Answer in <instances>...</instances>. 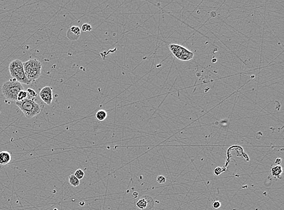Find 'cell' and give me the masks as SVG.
<instances>
[{
  "mask_svg": "<svg viewBox=\"0 0 284 210\" xmlns=\"http://www.w3.org/2000/svg\"><path fill=\"white\" fill-rule=\"evenodd\" d=\"M222 172V169L220 167H217V168H214V173L216 176L219 175Z\"/></svg>",
  "mask_w": 284,
  "mask_h": 210,
  "instance_id": "cell-18",
  "label": "cell"
},
{
  "mask_svg": "<svg viewBox=\"0 0 284 210\" xmlns=\"http://www.w3.org/2000/svg\"><path fill=\"white\" fill-rule=\"evenodd\" d=\"M74 175L75 176V177H76V178H78V179L80 180L81 179H82L84 177V172L83 171L82 169H77L76 171L75 172Z\"/></svg>",
  "mask_w": 284,
  "mask_h": 210,
  "instance_id": "cell-14",
  "label": "cell"
},
{
  "mask_svg": "<svg viewBox=\"0 0 284 210\" xmlns=\"http://www.w3.org/2000/svg\"><path fill=\"white\" fill-rule=\"evenodd\" d=\"M26 98H28V93L24 90H21L20 91V93L17 96V101H21Z\"/></svg>",
  "mask_w": 284,
  "mask_h": 210,
  "instance_id": "cell-12",
  "label": "cell"
},
{
  "mask_svg": "<svg viewBox=\"0 0 284 210\" xmlns=\"http://www.w3.org/2000/svg\"><path fill=\"white\" fill-rule=\"evenodd\" d=\"M54 210H58V209H56V208H55V209H54Z\"/></svg>",
  "mask_w": 284,
  "mask_h": 210,
  "instance_id": "cell-23",
  "label": "cell"
},
{
  "mask_svg": "<svg viewBox=\"0 0 284 210\" xmlns=\"http://www.w3.org/2000/svg\"><path fill=\"white\" fill-rule=\"evenodd\" d=\"M79 205H80L81 206H83V205H84V202H80V203H79Z\"/></svg>",
  "mask_w": 284,
  "mask_h": 210,
  "instance_id": "cell-22",
  "label": "cell"
},
{
  "mask_svg": "<svg viewBox=\"0 0 284 210\" xmlns=\"http://www.w3.org/2000/svg\"><path fill=\"white\" fill-rule=\"evenodd\" d=\"M15 104L28 119L37 116L41 111L39 105L33 98H26L21 101H16Z\"/></svg>",
  "mask_w": 284,
  "mask_h": 210,
  "instance_id": "cell-1",
  "label": "cell"
},
{
  "mask_svg": "<svg viewBox=\"0 0 284 210\" xmlns=\"http://www.w3.org/2000/svg\"><path fill=\"white\" fill-rule=\"evenodd\" d=\"M92 29V26L89 24H84L81 27V30L83 32H90Z\"/></svg>",
  "mask_w": 284,
  "mask_h": 210,
  "instance_id": "cell-16",
  "label": "cell"
},
{
  "mask_svg": "<svg viewBox=\"0 0 284 210\" xmlns=\"http://www.w3.org/2000/svg\"><path fill=\"white\" fill-rule=\"evenodd\" d=\"M27 93H28V98H33L37 96V94L36 93V91L32 89V88H28L27 90Z\"/></svg>",
  "mask_w": 284,
  "mask_h": 210,
  "instance_id": "cell-15",
  "label": "cell"
},
{
  "mask_svg": "<svg viewBox=\"0 0 284 210\" xmlns=\"http://www.w3.org/2000/svg\"><path fill=\"white\" fill-rule=\"evenodd\" d=\"M39 97L41 100L47 105H50L53 101V91L52 87L46 86L41 90Z\"/></svg>",
  "mask_w": 284,
  "mask_h": 210,
  "instance_id": "cell-7",
  "label": "cell"
},
{
  "mask_svg": "<svg viewBox=\"0 0 284 210\" xmlns=\"http://www.w3.org/2000/svg\"><path fill=\"white\" fill-rule=\"evenodd\" d=\"M97 119L99 121H104L107 116V113L104 110H100L95 114Z\"/></svg>",
  "mask_w": 284,
  "mask_h": 210,
  "instance_id": "cell-10",
  "label": "cell"
},
{
  "mask_svg": "<svg viewBox=\"0 0 284 210\" xmlns=\"http://www.w3.org/2000/svg\"><path fill=\"white\" fill-rule=\"evenodd\" d=\"M138 193L137 192H134V193H133V196L134 197V198H137V197L138 196Z\"/></svg>",
  "mask_w": 284,
  "mask_h": 210,
  "instance_id": "cell-21",
  "label": "cell"
},
{
  "mask_svg": "<svg viewBox=\"0 0 284 210\" xmlns=\"http://www.w3.org/2000/svg\"><path fill=\"white\" fill-rule=\"evenodd\" d=\"M281 162H282V160H281L280 158H277V159L275 160V164L276 165H280Z\"/></svg>",
  "mask_w": 284,
  "mask_h": 210,
  "instance_id": "cell-20",
  "label": "cell"
},
{
  "mask_svg": "<svg viewBox=\"0 0 284 210\" xmlns=\"http://www.w3.org/2000/svg\"><path fill=\"white\" fill-rule=\"evenodd\" d=\"M70 33H72L73 35L79 37L81 33V29H79V27L78 26H72V27L70 29V30H69Z\"/></svg>",
  "mask_w": 284,
  "mask_h": 210,
  "instance_id": "cell-13",
  "label": "cell"
},
{
  "mask_svg": "<svg viewBox=\"0 0 284 210\" xmlns=\"http://www.w3.org/2000/svg\"><path fill=\"white\" fill-rule=\"evenodd\" d=\"M69 182L73 187H78L80 184V180L74 175H71L69 177Z\"/></svg>",
  "mask_w": 284,
  "mask_h": 210,
  "instance_id": "cell-11",
  "label": "cell"
},
{
  "mask_svg": "<svg viewBox=\"0 0 284 210\" xmlns=\"http://www.w3.org/2000/svg\"><path fill=\"white\" fill-rule=\"evenodd\" d=\"M221 202L219 201H215L213 203V207L215 209L219 208L221 206Z\"/></svg>",
  "mask_w": 284,
  "mask_h": 210,
  "instance_id": "cell-19",
  "label": "cell"
},
{
  "mask_svg": "<svg viewBox=\"0 0 284 210\" xmlns=\"http://www.w3.org/2000/svg\"><path fill=\"white\" fill-rule=\"evenodd\" d=\"M136 205L141 210H151L153 208V201L151 197L144 196L136 203Z\"/></svg>",
  "mask_w": 284,
  "mask_h": 210,
  "instance_id": "cell-6",
  "label": "cell"
},
{
  "mask_svg": "<svg viewBox=\"0 0 284 210\" xmlns=\"http://www.w3.org/2000/svg\"><path fill=\"white\" fill-rule=\"evenodd\" d=\"M23 90L24 88L22 84L13 78L5 82L1 88L4 97L9 100L15 102L17 101V96L20 91Z\"/></svg>",
  "mask_w": 284,
  "mask_h": 210,
  "instance_id": "cell-2",
  "label": "cell"
},
{
  "mask_svg": "<svg viewBox=\"0 0 284 210\" xmlns=\"http://www.w3.org/2000/svg\"><path fill=\"white\" fill-rule=\"evenodd\" d=\"M25 75L31 83L35 81L41 73L42 64L36 59H31L23 63Z\"/></svg>",
  "mask_w": 284,
  "mask_h": 210,
  "instance_id": "cell-3",
  "label": "cell"
},
{
  "mask_svg": "<svg viewBox=\"0 0 284 210\" xmlns=\"http://www.w3.org/2000/svg\"><path fill=\"white\" fill-rule=\"evenodd\" d=\"M166 178L162 176H159L156 178V181L159 183H164L166 182Z\"/></svg>",
  "mask_w": 284,
  "mask_h": 210,
  "instance_id": "cell-17",
  "label": "cell"
},
{
  "mask_svg": "<svg viewBox=\"0 0 284 210\" xmlns=\"http://www.w3.org/2000/svg\"><path fill=\"white\" fill-rule=\"evenodd\" d=\"M11 161V155L8 151L0 152V165H6Z\"/></svg>",
  "mask_w": 284,
  "mask_h": 210,
  "instance_id": "cell-8",
  "label": "cell"
},
{
  "mask_svg": "<svg viewBox=\"0 0 284 210\" xmlns=\"http://www.w3.org/2000/svg\"><path fill=\"white\" fill-rule=\"evenodd\" d=\"M169 47L171 54L179 60L187 61L193 59L194 54L193 52L182 46L170 44Z\"/></svg>",
  "mask_w": 284,
  "mask_h": 210,
  "instance_id": "cell-5",
  "label": "cell"
},
{
  "mask_svg": "<svg viewBox=\"0 0 284 210\" xmlns=\"http://www.w3.org/2000/svg\"><path fill=\"white\" fill-rule=\"evenodd\" d=\"M282 168L280 165H276L272 168L271 173L273 177H279L282 173Z\"/></svg>",
  "mask_w": 284,
  "mask_h": 210,
  "instance_id": "cell-9",
  "label": "cell"
},
{
  "mask_svg": "<svg viewBox=\"0 0 284 210\" xmlns=\"http://www.w3.org/2000/svg\"><path fill=\"white\" fill-rule=\"evenodd\" d=\"M9 70L12 78L15 79L20 83L26 85L31 84L25 75L23 62L21 60L16 59L12 61L9 64Z\"/></svg>",
  "mask_w": 284,
  "mask_h": 210,
  "instance_id": "cell-4",
  "label": "cell"
}]
</instances>
